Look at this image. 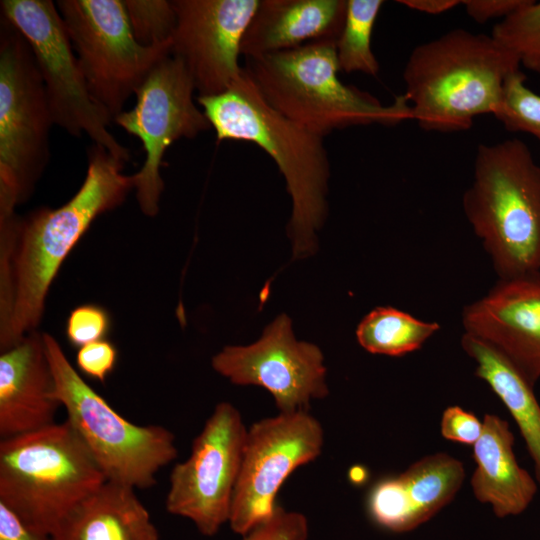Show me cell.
Instances as JSON below:
<instances>
[{
	"label": "cell",
	"mask_w": 540,
	"mask_h": 540,
	"mask_svg": "<svg viewBox=\"0 0 540 540\" xmlns=\"http://www.w3.org/2000/svg\"><path fill=\"white\" fill-rule=\"evenodd\" d=\"M126 162L94 144L85 179L65 204L18 220L9 258L0 262V349L35 331L48 290L63 261L102 213L120 205L134 188Z\"/></svg>",
	"instance_id": "6da1fadb"
},
{
	"label": "cell",
	"mask_w": 540,
	"mask_h": 540,
	"mask_svg": "<svg viewBox=\"0 0 540 540\" xmlns=\"http://www.w3.org/2000/svg\"><path fill=\"white\" fill-rule=\"evenodd\" d=\"M218 141H248L276 163L292 199L288 233L295 258L313 253L327 214L330 165L323 137L289 120L262 96L248 71L223 93L197 96Z\"/></svg>",
	"instance_id": "7a4b0ae2"
},
{
	"label": "cell",
	"mask_w": 540,
	"mask_h": 540,
	"mask_svg": "<svg viewBox=\"0 0 540 540\" xmlns=\"http://www.w3.org/2000/svg\"><path fill=\"white\" fill-rule=\"evenodd\" d=\"M520 67L491 35L456 28L412 50L403 95L422 129L462 132L477 116L496 112L508 77Z\"/></svg>",
	"instance_id": "3957f363"
},
{
	"label": "cell",
	"mask_w": 540,
	"mask_h": 540,
	"mask_svg": "<svg viewBox=\"0 0 540 540\" xmlns=\"http://www.w3.org/2000/svg\"><path fill=\"white\" fill-rule=\"evenodd\" d=\"M462 204L499 279L540 275V166L524 142L480 144Z\"/></svg>",
	"instance_id": "277c9868"
},
{
	"label": "cell",
	"mask_w": 540,
	"mask_h": 540,
	"mask_svg": "<svg viewBox=\"0 0 540 540\" xmlns=\"http://www.w3.org/2000/svg\"><path fill=\"white\" fill-rule=\"evenodd\" d=\"M336 42L315 41L251 58L245 69L276 111L323 138L335 129L394 126L413 119L403 94L383 105L370 93L341 82Z\"/></svg>",
	"instance_id": "5b68a950"
},
{
	"label": "cell",
	"mask_w": 540,
	"mask_h": 540,
	"mask_svg": "<svg viewBox=\"0 0 540 540\" xmlns=\"http://www.w3.org/2000/svg\"><path fill=\"white\" fill-rule=\"evenodd\" d=\"M105 481L66 420L0 440V502L51 536Z\"/></svg>",
	"instance_id": "8992f818"
},
{
	"label": "cell",
	"mask_w": 540,
	"mask_h": 540,
	"mask_svg": "<svg viewBox=\"0 0 540 540\" xmlns=\"http://www.w3.org/2000/svg\"><path fill=\"white\" fill-rule=\"evenodd\" d=\"M43 340L55 398L106 480L134 489L153 486L157 473L177 457L174 434L124 418L84 381L53 336L44 333Z\"/></svg>",
	"instance_id": "52a82bcc"
},
{
	"label": "cell",
	"mask_w": 540,
	"mask_h": 540,
	"mask_svg": "<svg viewBox=\"0 0 540 540\" xmlns=\"http://www.w3.org/2000/svg\"><path fill=\"white\" fill-rule=\"evenodd\" d=\"M52 117L45 85L25 37L0 29V212L27 199L49 157Z\"/></svg>",
	"instance_id": "ba28073f"
},
{
	"label": "cell",
	"mask_w": 540,
	"mask_h": 540,
	"mask_svg": "<svg viewBox=\"0 0 540 540\" xmlns=\"http://www.w3.org/2000/svg\"><path fill=\"white\" fill-rule=\"evenodd\" d=\"M88 89L114 119L171 44L143 46L135 38L124 0H59Z\"/></svg>",
	"instance_id": "9c48e42d"
},
{
	"label": "cell",
	"mask_w": 540,
	"mask_h": 540,
	"mask_svg": "<svg viewBox=\"0 0 540 540\" xmlns=\"http://www.w3.org/2000/svg\"><path fill=\"white\" fill-rule=\"evenodd\" d=\"M2 16L25 37L43 79L54 124L127 162L129 150L109 132L113 120L91 95L57 5L50 0H2Z\"/></svg>",
	"instance_id": "30bf717a"
},
{
	"label": "cell",
	"mask_w": 540,
	"mask_h": 540,
	"mask_svg": "<svg viewBox=\"0 0 540 540\" xmlns=\"http://www.w3.org/2000/svg\"><path fill=\"white\" fill-rule=\"evenodd\" d=\"M195 84L183 61L169 54L148 73L135 92L136 103L113 120L140 139L145 161L133 174L139 207L147 216L159 211L164 189L160 167L168 147L180 138H195L211 124L194 102Z\"/></svg>",
	"instance_id": "8fae6325"
},
{
	"label": "cell",
	"mask_w": 540,
	"mask_h": 540,
	"mask_svg": "<svg viewBox=\"0 0 540 540\" xmlns=\"http://www.w3.org/2000/svg\"><path fill=\"white\" fill-rule=\"evenodd\" d=\"M246 434L235 406L216 405L190 456L170 473L166 510L190 520L202 535L214 536L229 521Z\"/></svg>",
	"instance_id": "7c38bea8"
},
{
	"label": "cell",
	"mask_w": 540,
	"mask_h": 540,
	"mask_svg": "<svg viewBox=\"0 0 540 540\" xmlns=\"http://www.w3.org/2000/svg\"><path fill=\"white\" fill-rule=\"evenodd\" d=\"M324 430L308 411L280 413L253 423L245 438L242 462L228 523L245 535L274 513L276 495L298 467L322 452Z\"/></svg>",
	"instance_id": "4fadbf2b"
},
{
	"label": "cell",
	"mask_w": 540,
	"mask_h": 540,
	"mask_svg": "<svg viewBox=\"0 0 540 540\" xmlns=\"http://www.w3.org/2000/svg\"><path fill=\"white\" fill-rule=\"evenodd\" d=\"M324 357L316 345L298 341L282 314L247 346H226L212 358L213 369L237 385L266 389L280 413L308 411L328 395Z\"/></svg>",
	"instance_id": "5bb4252c"
},
{
	"label": "cell",
	"mask_w": 540,
	"mask_h": 540,
	"mask_svg": "<svg viewBox=\"0 0 540 540\" xmlns=\"http://www.w3.org/2000/svg\"><path fill=\"white\" fill-rule=\"evenodd\" d=\"M170 54L183 61L198 96L217 95L240 77L244 34L260 0H174Z\"/></svg>",
	"instance_id": "9a60e30c"
},
{
	"label": "cell",
	"mask_w": 540,
	"mask_h": 540,
	"mask_svg": "<svg viewBox=\"0 0 540 540\" xmlns=\"http://www.w3.org/2000/svg\"><path fill=\"white\" fill-rule=\"evenodd\" d=\"M464 333L504 355L534 387L540 378V275L499 279L464 307Z\"/></svg>",
	"instance_id": "2e32d148"
},
{
	"label": "cell",
	"mask_w": 540,
	"mask_h": 540,
	"mask_svg": "<svg viewBox=\"0 0 540 540\" xmlns=\"http://www.w3.org/2000/svg\"><path fill=\"white\" fill-rule=\"evenodd\" d=\"M465 476L457 458L443 452L427 455L399 475L378 480L367 496L368 514L386 530H413L454 499Z\"/></svg>",
	"instance_id": "e0dca14e"
},
{
	"label": "cell",
	"mask_w": 540,
	"mask_h": 540,
	"mask_svg": "<svg viewBox=\"0 0 540 540\" xmlns=\"http://www.w3.org/2000/svg\"><path fill=\"white\" fill-rule=\"evenodd\" d=\"M43 334H27L0 355V438L30 433L55 423L60 406Z\"/></svg>",
	"instance_id": "ac0fdd59"
},
{
	"label": "cell",
	"mask_w": 540,
	"mask_h": 540,
	"mask_svg": "<svg viewBox=\"0 0 540 540\" xmlns=\"http://www.w3.org/2000/svg\"><path fill=\"white\" fill-rule=\"evenodd\" d=\"M347 0H260L242 40L247 59L321 40L337 41Z\"/></svg>",
	"instance_id": "d6986e66"
},
{
	"label": "cell",
	"mask_w": 540,
	"mask_h": 540,
	"mask_svg": "<svg viewBox=\"0 0 540 540\" xmlns=\"http://www.w3.org/2000/svg\"><path fill=\"white\" fill-rule=\"evenodd\" d=\"M482 423L481 436L473 445L476 468L470 481L472 492L499 518L519 515L533 501L537 481L516 460L515 438L508 422L485 414Z\"/></svg>",
	"instance_id": "ffe728a7"
},
{
	"label": "cell",
	"mask_w": 540,
	"mask_h": 540,
	"mask_svg": "<svg viewBox=\"0 0 540 540\" xmlns=\"http://www.w3.org/2000/svg\"><path fill=\"white\" fill-rule=\"evenodd\" d=\"M52 538L159 540V534L134 488L105 481L72 511Z\"/></svg>",
	"instance_id": "44dd1931"
},
{
	"label": "cell",
	"mask_w": 540,
	"mask_h": 540,
	"mask_svg": "<svg viewBox=\"0 0 540 540\" xmlns=\"http://www.w3.org/2000/svg\"><path fill=\"white\" fill-rule=\"evenodd\" d=\"M461 346L476 364L475 375L489 385L517 424L540 487V404L534 387L504 355L485 341L463 333Z\"/></svg>",
	"instance_id": "7402d4cb"
},
{
	"label": "cell",
	"mask_w": 540,
	"mask_h": 540,
	"mask_svg": "<svg viewBox=\"0 0 540 540\" xmlns=\"http://www.w3.org/2000/svg\"><path fill=\"white\" fill-rule=\"evenodd\" d=\"M437 322L420 320L393 307H377L358 324V343L372 354L403 356L420 349L438 330Z\"/></svg>",
	"instance_id": "603a6c76"
},
{
	"label": "cell",
	"mask_w": 540,
	"mask_h": 540,
	"mask_svg": "<svg viewBox=\"0 0 540 540\" xmlns=\"http://www.w3.org/2000/svg\"><path fill=\"white\" fill-rule=\"evenodd\" d=\"M382 0H347L345 19L336 42L341 71L376 76L378 61L371 48V37Z\"/></svg>",
	"instance_id": "cb8c5ba5"
},
{
	"label": "cell",
	"mask_w": 540,
	"mask_h": 540,
	"mask_svg": "<svg viewBox=\"0 0 540 540\" xmlns=\"http://www.w3.org/2000/svg\"><path fill=\"white\" fill-rule=\"evenodd\" d=\"M491 37L512 53L520 66L540 73V1L525 0L493 27Z\"/></svg>",
	"instance_id": "d4e9b609"
},
{
	"label": "cell",
	"mask_w": 540,
	"mask_h": 540,
	"mask_svg": "<svg viewBox=\"0 0 540 540\" xmlns=\"http://www.w3.org/2000/svg\"><path fill=\"white\" fill-rule=\"evenodd\" d=\"M493 116L507 130L528 133L540 142V95L526 85L521 69L508 77Z\"/></svg>",
	"instance_id": "484cf974"
},
{
	"label": "cell",
	"mask_w": 540,
	"mask_h": 540,
	"mask_svg": "<svg viewBox=\"0 0 540 540\" xmlns=\"http://www.w3.org/2000/svg\"><path fill=\"white\" fill-rule=\"evenodd\" d=\"M136 40L143 46L171 44L176 27L172 1L124 0Z\"/></svg>",
	"instance_id": "4316f807"
},
{
	"label": "cell",
	"mask_w": 540,
	"mask_h": 540,
	"mask_svg": "<svg viewBox=\"0 0 540 540\" xmlns=\"http://www.w3.org/2000/svg\"><path fill=\"white\" fill-rule=\"evenodd\" d=\"M110 316L100 306L85 304L71 311L66 324V336L75 347L103 340L110 329Z\"/></svg>",
	"instance_id": "83f0119b"
},
{
	"label": "cell",
	"mask_w": 540,
	"mask_h": 540,
	"mask_svg": "<svg viewBox=\"0 0 540 540\" xmlns=\"http://www.w3.org/2000/svg\"><path fill=\"white\" fill-rule=\"evenodd\" d=\"M308 520L300 512L277 506L267 520L242 536V540H307Z\"/></svg>",
	"instance_id": "f1b7e54d"
},
{
	"label": "cell",
	"mask_w": 540,
	"mask_h": 540,
	"mask_svg": "<svg viewBox=\"0 0 540 540\" xmlns=\"http://www.w3.org/2000/svg\"><path fill=\"white\" fill-rule=\"evenodd\" d=\"M117 362V349L108 340H98L79 348L76 363L85 375L104 382L114 370Z\"/></svg>",
	"instance_id": "f546056e"
},
{
	"label": "cell",
	"mask_w": 540,
	"mask_h": 540,
	"mask_svg": "<svg viewBox=\"0 0 540 540\" xmlns=\"http://www.w3.org/2000/svg\"><path fill=\"white\" fill-rule=\"evenodd\" d=\"M482 428L483 423L477 416L460 406H449L443 411L440 430L446 440L473 446Z\"/></svg>",
	"instance_id": "4dcf8cb0"
},
{
	"label": "cell",
	"mask_w": 540,
	"mask_h": 540,
	"mask_svg": "<svg viewBox=\"0 0 540 540\" xmlns=\"http://www.w3.org/2000/svg\"><path fill=\"white\" fill-rule=\"evenodd\" d=\"M0 540H53V538L26 523L0 502Z\"/></svg>",
	"instance_id": "1f68e13d"
},
{
	"label": "cell",
	"mask_w": 540,
	"mask_h": 540,
	"mask_svg": "<svg viewBox=\"0 0 540 540\" xmlns=\"http://www.w3.org/2000/svg\"><path fill=\"white\" fill-rule=\"evenodd\" d=\"M525 0H463L466 13L477 23L494 18H505L520 7Z\"/></svg>",
	"instance_id": "d6a6232c"
},
{
	"label": "cell",
	"mask_w": 540,
	"mask_h": 540,
	"mask_svg": "<svg viewBox=\"0 0 540 540\" xmlns=\"http://www.w3.org/2000/svg\"><path fill=\"white\" fill-rule=\"evenodd\" d=\"M398 3L422 13L438 15L447 12L462 1L458 0H400Z\"/></svg>",
	"instance_id": "836d02e7"
}]
</instances>
